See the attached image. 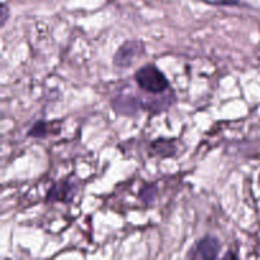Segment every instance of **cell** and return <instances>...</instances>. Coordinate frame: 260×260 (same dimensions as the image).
<instances>
[{
    "label": "cell",
    "mask_w": 260,
    "mask_h": 260,
    "mask_svg": "<svg viewBox=\"0 0 260 260\" xmlns=\"http://www.w3.org/2000/svg\"><path fill=\"white\" fill-rule=\"evenodd\" d=\"M135 81L142 90L151 94H161L169 89L168 79L152 63H147L139 69L135 74Z\"/></svg>",
    "instance_id": "1"
},
{
    "label": "cell",
    "mask_w": 260,
    "mask_h": 260,
    "mask_svg": "<svg viewBox=\"0 0 260 260\" xmlns=\"http://www.w3.org/2000/svg\"><path fill=\"white\" fill-rule=\"evenodd\" d=\"M144 43L139 40H128L122 43L116 51L113 57V63L117 68H129L144 52Z\"/></svg>",
    "instance_id": "2"
},
{
    "label": "cell",
    "mask_w": 260,
    "mask_h": 260,
    "mask_svg": "<svg viewBox=\"0 0 260 260\" xmlns=\"http://www.w3.org/2000/svg\"><path fill=\"white\" fill-rule=\"evenodd\" d=\"M221 244L215 236H205L200 239L188 251L187 258L189 259H216L220 253Z\"/></svg>",
    "instance_id": "3"
},
{
    "label": "cell",
    "mask_w": 260,
    "mask_h": 260,
    "mask_svg": "<svg viewBox=\"0 0 260 260\" xmlns=\"http://www.w3.org/2000/svg\"><path fill=\"white\" fill-rule=\"evenodd\" d=\"M79 190L78 183L74 180H62L48 189L47 196H46V201L47 202H61V203H71L74 197L76 196Z\"/></svg>",
    "instance_id": "4"
},
{
    "label": "cell",
    "mask_w": 260,
    "mask_h": 260,
    "mask_svg": "<svg viewBox=\"0 0 260 260\" xmlns=\"http://www.w3.org/2000/svg\"><path fill=\"white\" fill-rule=\"evenodd\" d=\"M112 107L117 113L123 114V116H132V114H136V112L141 108L142 103L137 101L135 96L121 95L112 101Z\"/></svg>",
    "instance_id": "5"
},
{
    "label": "cell",
    "mask_w": 260,
    "mask_h": 260,
    "mask_svg": "<svg viewBox=\"0 0 260 260\" xmlns=\"http://www.w3.org/2000/svg\"><path fill=\"white\" fill-rule=\"evenodd\" d=\"M152 146H154V151L160 156H172L175 154L174 144L169 140H157Z\"/></svg>",
    "instance_id": "6"
},
{
    "label": "cell",
    "mask_w": 260,
    "mask_h": 260,
    "mask_svg": "<svg viewBox=\"0 0 260 260\" xmlns=\"http://www.w3.org/2000/svg\"><path fill=\"white\" fill-rule=\"evenodd\" d=\"M156 194L157 187L155 184H150L141 188V190H140L139 193V198L142 203H145V205H151L155 201V198H156Z\"/></svg>",
    "instance_id": "7"
},
{
    "label": "cell",
    "mask_w": 260,
    "mask_h": 260,
    "mask_svg": "<svg viewBox=\"0 0 260 260\" xmlns=\"http://www.w3.org/2000/svg\"><path fill=\"white\" fill-rule=\"evenodd\" d=\"M27 136L35 137V139H42V137L47 136V124L45 121H37L30 129L28 131Z\"/></svg>",
    "instance_id": "8"
},
{
    "label": "cell",
    "mask_w": 260,
    "mask_h": 260,
    "mask_svg": "<svg viewBox=\"0 0 260 260\" xmlns=\"http://www.w3.org/2000/svg\"><path fill=\"white\" fill-rule=\"evenodd\" d=\"M212 5H236L240 3V0H203Z\"/></svg>",
    "instance_id": "9"
},
{
    "label": "cell",
    "mask_w": 260,
    "mask_h": 260,
    "mask_svg": "<svg viewBox=\"0 0 260 260\" xmlns=\"http://www.w3.org/2000/svg\"><path fill=\"white\" fill-rule=\"evenodd\" d=\"M8 19V7L7 5H3L2 7V25H4L7 23Z\"/></svg>",
    "instance_id": "10"
}]
</instances>
